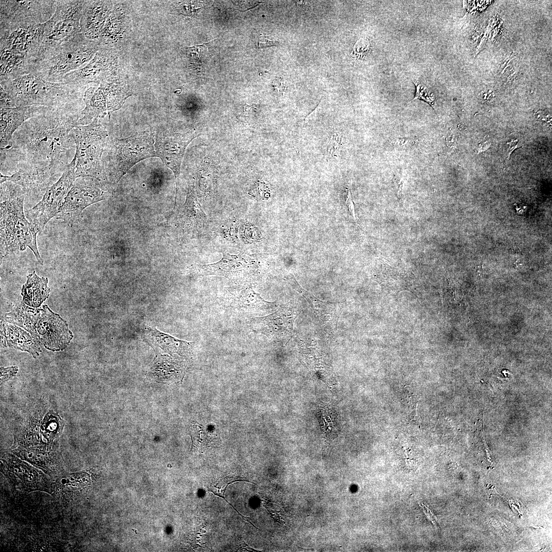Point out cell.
<instances>
[{
  "label": "cell",
  "mask_w": 552,
  "mask_h": 552,
  "mask_svg": "<svg viewBox=\"0 0 552 552\" xmlns=\"http://www.w3.org/2000/svg\"><path fill=\"white\" fill-rule=\"evenodd\" d=\"M80 109L73 105L48 108L17 130L11 147L1 151V170L39 169L62 175L75 155L71 132L78 125Z\"/></svg>",
  "instance_id": "6da1fadb"
},
{
  "label": "cell",
  "mask_w": 552,
  "mask_h": 552,
  "mask_svg": "<svg viewBox=\"0 0 552 552\" xmlns=\"http://www.w3.org/2000/svg\"><path fill=\"white\" fill-rule=\"evenodd\" d=\"M0 108L41 106L57 108L80 101L83 88L44 80L31 72L0 82Z\"/></svg>",
  "instance_id": "7a4b0ae2"
},
{
  "label": "cell",
  "mask_w": 552,
  "mask_h": 552,
  "mask_svg": "<svg viewBox=\"0 0 552 552\" xmlns=\"http://www.w3.org/2000/svg\"><path fill=\"white\" fill-rule=\"evenodd\" d=\"M25 196L17 186L8 185L1 188V258L29 247L42 265L37 244V233L24 212Z\"/></svg>",
  "instance_id": "3957f363"
},
{
  "label": "cell",
  "mask_w": 552,
  "mask_h": 552,
  "mask_svg": "<svg viewBox=\"0 0 552 552\" xmlns=\"http://www.w3.org/2000/svg\"><path fill=\"white\" fill-rule=\"evenodd\" d=\"M97 45L78 33L49 52L30 68L45 81L60 83L68 73L81 68L92 58Z\"/></svg>",
  "instance_id": "277c9868"
},
{
  "label": "cell",
  "mask_w": 552,
  "mask_h": 552,
  "mask_svg": "<svg viewBox=\"0 0 552 552\" xmlns=\"http://www.w3.org/2000/svg\"><path fill=\"white\" fill-rule=\"evenodd\" d=\"M71 134L76 146L77 178H94L107 189L109 183L102 160L108 139L105 126L96 119L88 125L75 127Z\"/></svg>",
  "instance_id": "5b68a950"
},
{
  "label": "cell",
  "mask_w": 552,
  "mask_h": 552,
  "mask_svg": "<svg viewBox=\"0 0 552 552\" xmlns=\"http://www.w3.org/2000/svg\"><path fill=\"white\" fill-rule=\"evenodd\" d=\"M152 129L122 139L109 140L105 150L108 164L105 172L109 185L118 183L133 165L150 157L155 156Z\"/></svg>",
  "instance_id": "8992f818"
},
{
  "label": "cell",
  "mask_w": 552,
  "mask_h": 552,
  "mask_svg": "<svg viewBox=\"0 0 552 552\" xmlns=\"http://www.w3.org/2000/svg\"><path fill=\"white\" fill-rule=\"evenodd\" d=\"M85 1H56L55 11L44 22L43 40L33 64L73 36L81 32L80 20Z\"/></svg>",
  "instance_id": "52a82bcc"
},
{
  "label": "cell",
  "mask_w": 552,
  "mask_h": 552,
  "mask_svg": "<svg viewBox=\"0 0 552 552\" xmlns=\"http://www.w3.org/2000/svg\"><path fill=\"white\" fill-rule=\"evenodd\" d=\"M0 22V51L21 56L31 66L40 50L44 37V22Z\"/></svg>",
  "instance_id": "ba28073f"
},
{
  "label": "cell",
  "mask_w": 552,
  "mask_h": 552,
  "mask_svg": "<svg viewBox=\"0 0 552 552\" xmlns=\"http://www.w3.org/2000/svg\"><path fill=\"white\" fill-rule=\"evenodd\" d=\"M76 156L64 170L58 180L49 187L42 199L26 212L28 220L40 233L46 224L56 217L63 204L65 199L77 178L76 175Z\"/></svg>",
  "instance_id": "9c48e42d"
},
{
  "label": "cell",
  "mask_w": 552,
  "mask_h": 552,
  "mask_svg": "<svg viewBox=\"0 0 552 552\" xmlns=\"http://www.w3.org/2000/svg\"><path fill=\"white\" fill-rule=\"evenodd\" d=\"M104 188H106L94 178L77 177L56 218L72 226L86 208L108 197V191Z\"/></svg>",
  "instance_id": "30bf717a"
},
{
  "label": "cell",
  "mask_w": 552,
  "mask_h": 552,
  "mask_svg": "<svg viewBox=\"0 0 552 552\" xmlns=\"http://www.w3.org/2000/svg\"><path fill=\"white\" fill-rule=\"evenodd\" d=\"M258 269L256 261L245 254L231 255L224 252L218 262L209 264H193L189 267L194 276L215 275L228 279L243 278L253 274Z\"/></svg>",
  "instance_id": "8fae6325"
},
{
  "label": "cell",
  "mask_w": 552,
  "mask_h": 552,
  "mask_svg": "<svg viewBox=\"0 0 552 552\" xmlns=\"http://www.w3.org/2000/svg\"><path fill=\"white\" fill-rule=\"evenodd\" d=\"M36 331L40 342L45 349L54 352L64 350L73 338L67 322L47 305L41 309Z\"/></svg>",
  "instance_id": "7c38bea8"
},
{
  "label": "cell",
  "mask_w": 552,
  "mask_h": 552,
  "mask_svg": "<svg viewBox=\"0 0 552 552\" xmlns=\"http://www.w3.org/2000/svg\"><path fill=\"white\" fill-rule=\"evenodd\" d=\"M0 3V21L43 23L53 15L56 1H4Z\"/></svg>",
  "instance_id": "4fadbf2b"
},
{
  "label": "cell",
  "mask_w": 552,
  "mask_h": 552,
  "mask_svg": "<svg viewBox=\"0 0 552 552\" xmlns=\"http://www.w3.org/2000/svg\"><path fill=\"white\" fill-rule=\"evenodd\" d=\"M192 132L179 133L172 129H160L156 134V156L172 170L176 179L179 176L180 165L186 148L195 137Z\"/></svg>",
  "instance_id": "5bb4252c"
},
{
  "label": "cell",
  "mask_w": 552,
  "mask_h": 552,
  "mask_svg": "<svg viewBox=\"0 0 552 552\" xmlns=\"http://www.w3.org/2000/svg\"><path fill=\"white\" fill-rule=\"evenodd\" d=\"M1 184L13 182L22 189L25 195L37 196L44 194L47 189L56 182L61 175L39 169H19L10 175L1 173Z\"/></svg>",
  "instance_id": "9a60e30c"
},
{
  "label": "cell",
  "mask_w": 552,
  "mask_h": 552,
  "mask_svg": "<svg viewBox=\"0 0 552 552\" xmlns=\"http://www.w3.org/2000/svg\"><path fill=\"white\" fill-rule=\"evenodd\" d=\"M296 315L295 311L286 305L269 315L252 318V325L255 330L269 338L286 340L290 337Z\"/></svg>",
  "instance_id": "2e32d148"
},
{
  "label": "cell",
  "mask_w": 552,
  "mask_h": 552,
  "mask_svg": "<svg viewBox=\"0 0 552 552\" xmlns=\"http://www.w3.org/2000/svg\"><path fill=\"white\" fill-rule=\"evenodd\" d=\"M48 108L41 106H31L1 108V151L7 150L11 147L14 133L24 123L43 112Z\"/></svg>",
  "instance_id": "e0dca14e"
},
{
  "label": "cell",
  "mask_w": 552,
  "mask_h": 552,
  "mask_svg": "<svg viewBox=\"0 0 552 552\" xmlns=\"http://www.w3.org/2000/svg\"><path fill=\"white\" fill-rule=\"evenodd\" d=\"M285 279L306 299L323 326L329 328L336 327L341 311L340 303L324 302L318 299L302 288L292 274L286 276Z\"/></svg>",
  "instance_id": "ac0fdd59"
},
{
  "label": "cell",
  "mask_w": 552,
  "mask_h": 552,
  "mask_svg": "<svg viewBox=\"0 0 552 552\" xmlns=\"http://www.w3.org/2000/svg\"><path fill=\"white\" fill-rule=\"evenodd\" d=\"M225 300L229 307L245 312H268L276 308L275 303L265 301L249 286L231 290Z\"/></svg>",
  "instance_id": "d6986e66"
},
{
  "label": "cell",
  "mask_w": 552,
  "mask_h": 552,
  "mask_svg": "<svg viewBox=\"0 0 552 552\" xmlns=\"http://www.w3.org/2000/svg\"><path fill=\"white\" fill-rule=\"evenodd\" d=\"M1 325L2 345L27 352L34 358L39 356L41 349L39 340L30 333L7 321H1Z\"/></svg>",
  "instance_id": "ffe728a7"
},
{
  "label": "cell",
  "mask_w": 552,
  "mask_h": 552,
  "mask_svg": "<svg viewBox=\"0 0 552 552\" xmlns=\"http://www.w3.org/2000/svg\"><path fill=\"white\" fill-rule=\"evenodd\" d=\"M48 282V278L39 277L35 271L28 274L21 288L22 302L32 308L39 307L50 295Z\"/></svg>",
  "instance_id": "44dd1931"
},
{
  "label": "cell",
  "mask_w": 552,
  "mask_h": 552,
  "mask_svg": "<svg viewBox=\"0 0 552 552\" xmlns=\"http://www.w3.org/2000/svg\"><path fill=\"white\" fill-rule=\"evenodd\" d=\"M41 309L32 308L23 302L17 305L6 314V321L22 327L38 339L36 325L40 315Z\"/></svg>",
  "instance_id": "7402d4cb"
},
{
  "label": "cell",
  "mask_w": 552,
  "mask_h": 552,
  "mask_svg": "<svg viewBox=\"0 0 552 552\" xmlns=\"http://www.w3.org/2000/svg\"><path fill=\"white\" fill-rule=\"evenodd\" d=\"M104 3L85 1L80 20L81 32L88 38L97 33L98 25L101 24L103 14H105Z\"/></svg>",
  "instance_id": "603a6c76"
},
{
  "label": "cell",
  "mask_w": 552,
  "mask_h": 552,
  "mask_svg": "<svg viewBox=\"0 0 552 552\" xmlns=\"http://www.w3.org/2000/svg\"><path fill=\"white\" fill-rule=\"evenodd\" d=\"M146 340L153 347L161 348L167 352L180 354L188 350L191 343L176 339L155 328L146 326L144 330Z\"/></svg>",
  "instance_id": "cb8c5ba5"
},
{
  "label": "cell",
  "mask_w": 552,
  "mask_h": 552,
  "mask_svg": "<svg viewBox=\"0 0 552 552\" xmlns=\"http://www.w3.org/2000/svg\"><path fill=\"white\" fill-rule=\"evenodd\" d=\"M64 425V421L60 417L53 411H50L43 419L40 431L44 438L52 440L61 434Z\"/></svg>",
  "instance_id": "d4e9b609"
},
{
  "label": "cell",
  "mask_w": 552,
  "mask_h": 552,
  "mask_svg": "<svg viewBox=\"0 0 552 552\" xmlns=\"http://www.w3.org/2000/svg\"><path fill=\"white\" fill-rule=\"evenodd\" d=\"M413 82L416 87V91L414 98L410 102L417 99L422 100L429 104L436 111V100L434 94L419 81Z\"/></svg>",
  "instance_id": "484cf974"
},
{
  "label": "cell",
  "mask_w": 552,
  "mask_h": 552,
  "mask_svg": "<svg viewBox=\"0 0 552 552\" xmlns=\"http://www.w3.org/2000/svg\"><path fill=\"white\" fill-rule=\"evenodd\" d=\"M85 474L75 473L67 475L61 479L63 485L70 488H77L85 485L86 481Z\"/></svg>",
  "instance_id": "4316f807"
},
{
  "label": "cell",
  "mask_w": 552,
  "mask_h": 552,
  "mask_svg": "<svg viewBox=\"0 0 552 552\" xmlns=\"http://www.w3.org/2000/svg\"><path fill=\"white\" fill-rule=\"evenodd\" d=\"M190 196L186 202L187 213L195 218L204 219L206 216L197 202L196 199L192 195Z\"/></svg>",
  "instance_id": "83f0119b"
},
{
  "label": "cell",
  "mask_w": 552,
  "mask_h": 552,
  "mask_svg": "<svg viewBox=\"0 0 552 552\" xmlns=\"http://www.w3.org/2000/svg\"><path fill=\"white\" fill-rule=\"evenodd\" d=\"M343 134L339 131H334L331 135L328 145V153L330 155H335L341 145Z\"/></svg>",
  "instance_id": "f1b7e54d"
},
{
  "label": "cell",
  "mask_w": 552,
  "mask_h": 552,
  "mask_svg": "<svg viewBox=\"0 0 552 552\" xmlns=\"http://www.w3.org/2000/svg\"><path fill=\"white\" fill-rule=\"evenodd\" d=\"M405 180V177L402 174H396L393 178L394 189L399 199H402L404 196Z\"/></svg>",
  "instance_id": "f546056e"
},
{
  "label": "cell",
  "mask_w": 552,
  "mask_h": 552,
  "mask_svg": "<svg viewBox=\"0 0 552 552\" xmlns=\"http://www.w3.org/2000/svg\"><path fill=\"white\" fill-rule=\"evenodd\" d=\"M369 49V42L366 40L360 39L354 45V53L356 56L361 58L368 53Z\"/></svg>",
  "instance_id": "4dcf8cb0"
},
{
  "label": "cell",
  "mask_w": 552,
  "mask_h": 552,
  "mask_svg": "<svg viewBox=\"0 0 552 552\" xmlns=\"http://www.w3.org/2000/svg\"><path fill=\"white\" fill-rule=\"evenodd\" d=\"M18 372L17 366H11L8 367L1 368V384L14 377Z\"/></svg>",
  "instance_id": "1f68e13d"
},
{
  "label": "cell",
  "mask_w": 552,
  "mask_h": 552,
  "mask_svg": "<svg viewBox=\"0 0 552 552\" xmlns=\"http://www.w3.org/2000/svg\"><path fill=\"white\" fill-rule=\"evenodd\" d=\"M346 204L348 208V210L352 216L355 223L357 224V220L355 214L354 203L352 199V194L350 191V188L348 187L347 189V197L346 201Z\"/></svg>",
  "instance_id": "d6a6232c"
},
{
  "label": "cell",
  "mask_w": 552,
  "mask_h": 552,
  "mask_svg": "<svg viewBox=\"0 0 552 552\" xmlns=\"http://www.w3.org/2000/svg\"><path fill=\"white\" fill-rule=\"evenodd\" d=\"M278 43V41L275 39H270L269 36L261 34L259 38V48H265L271 45H276Z\"/></svg>",
  "instance_id": "836d02e7"
},
{
  "label": "cell",
  "mask_w": 552,
  "mask_h": 552,
  "mask_svg": "<svg viewBox=\"0 0 552 552\" xmlns=\"http://www.w3.org/2000/svg\"><path fill=\"white\" fill-rule=\"evenodd\" d=\"M518 141V140H512L506 144L505 154L508 159L510 157L512 152L519 147L517 145Z\"/></svg>",
  "instance_id": "e575fe53"
},
{
  "label": "cell",
  "mask_w": 552,
  "mask_h": 552,
  "mask_svg": "<svg viewBox=\"0 0 552 552\" xmlns=\"http://www.w3.org/2000/svg\"><path fill=\"white\" fill-rule=\"evenodd\" d=\"M420 505L423 509L424 512L426 515V516L428 517V518L431 521V522L434 524H435L436 520H435V518H434L435 517H434L433 515L431 512L430 510L426 506L424 505L423 503L420 504Z\"/></svg>",
  "instance_id": "d590c367"
},
{
  "label": "cell",
  "mask_w": 552,
  "mask_h": 552,
  "mask_svg": "<svg viewBox=\"0 0 552 552\" xmlns=\"http://www.w3.org/2000/svg\"><path fill=\"white\" fill-rule=\"evenodd\" d=\"M509 253L515 256H521L522 255V251L519 248L516 246H513L509 249Z\"/></svg>",
  "instance_id": "8d00e7d4"
}]
</instances>
